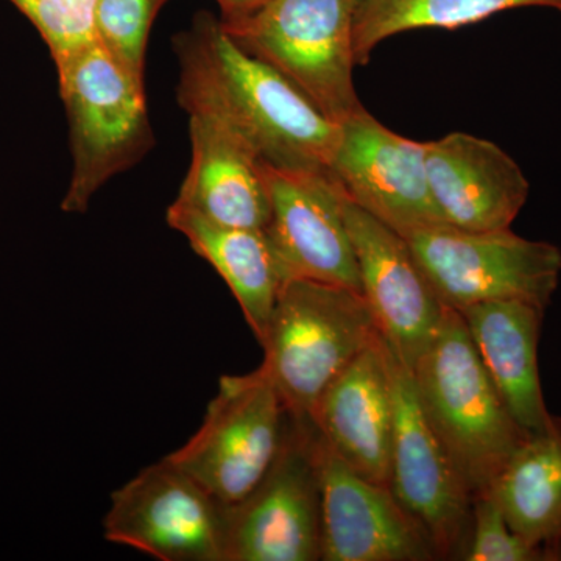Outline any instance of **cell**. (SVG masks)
I'll list each match as a JSON object with an SVG mask.
<instances>
[{
    "label": "cell",
    "instance_id": "obj_5",
    "mask_svg": "<svg viewBox=\"0 0 561 561\" xmlns=\"http://www.w3.org/2000/svg\"><path fill=\"white\" fill-rule=\"evenodd\" d=\"M354 2L272 0L247 20L220 22L239 47L278 69L342 124L364 108L353 81Z\"/></svg>",
    "mask_w": 561,
    "mask_h": 561
},
{
    "label": "cell",
    "instance_id": "obj_26",
    "mask_svg": "<svg viewBox=\"0 0 561 561\" xmlns=\"http://www.w3.org/2000/svg\"><path fill=\"white\" fill-rule=\"evenodd\" d=\"M551 560L561 561V534L560 537L557 538L556 545H553Z\"/></svg>",
    "mask_w": 561,
    "mask_h": 561
},
{
    "label": "cell",
    "instance_id": "obj_21",
    "mask_svg": "<svg viewBox=\"0 0 561 561\" xmlns=\"http://www.w3.org/2000/svg\"><path fill=\"white\" fill-rule=\"evenodd\" d=\"M523 7L561 11V0H356L354 61L365 66L373 50L390 36L419 28H453L476 24Z\"/></svg>",
    "mask_w": 561,
    "mask_h": 561
},
{
    "label": "cell",
    "instance_id": "obj_13",
    "mask_svg": "<svg viewBox=\"0 0 561 561\" xmlns=\"http://www.w3.org/2000/svg\"><path fill=\"white\" fill-rule=\"evenodd\" d=\"M261 171L272 208L265 231L287 279L319 280L362 294L359 267L343 216L345 192L335 176L262 162Z\"/></svg>",
    "mask_w": 561,
    "mask_h": 561
},
{
    "label": "cell",
    "instance_id": "obj_3",
    "mask_svg": "<svg viewBox=\"0 0 561 561\" xmlns=\"http://www.w3.org/2000/svg\"><path fill=\"white\" fill-rule=\"evenodd\" d=\"M378 324L360 291L319 280H286L264 337L261 368L287 408L311 416L323 391L378 339Z\"/></svg>",
    "mask_w": 561,
    "mask_h": 561
},
{
    "label": "cell",
    "instance_id": "obj_19",
    "mask_svg": "<svg viewBox=\"0 0 561 561\" xmlns=\"http://www.w3.org/2000/svg\"><path fill=\"white\" fill-rule=\"evenodd\" d=\"M169 225L230 287L257 342L264 337L287 275L265 230L214 224L172 203Z\"/></svg>",
    "mask_w": 561,
    "mask_h": 561
},
{
    "label": "cell",
    "instance_id": "obj_2",
    "mask_svg": "<svg viewBox=\"0 0 561 561\" xmlns=\"http://www.w3.org/2000/svg\"><path fill=\"white\" fill-rule=\"evenodd\" d=\"M412 373L427 419L471 496H478L529 434L505 408L459 311L445 309Z\"/></svg>",
    "mask_w": 561,
    "mask_h": 561
},
{
    "label": "cell",
    "instance_id": "obj_16",
    "mask_svg": "<svg viewBox=\"0 0 561 561\" xmlns=\"http://www.w3.org/2000/svg\"><path fill=\"white\" fill-rule=\"evenodd\" d=\"M309 419L357 474L389 486L394 409L382 334L328 386Z\"/></svg>",
    "mask_w": 561,
    "mask_h": 561
},
{
    "label": "cell",
    "instance_id": "obj_11",
    "mask_svg": "<svg viewBox=\"0 0 561 561\" xmlns=\"http://www.w3.org/2000/svg\"><path fill=\"white\" fill-rule=\"evenodd\" d=\"M331 172L350 202L402 236L443 224L427 183L426 144L389 130L365 106L342 122Z\"/></svg>",
    "mask_w": 561,
    "mask_h": 561
},
{
    "label": "cell",
    "instance_id": "obj_4",
    "mask_svg": "<svg viewBox=\"0 0 561 561\" xmlns=\"http://www.w3.org/2000/svg\"><path fill=\"white\" fill-rule=\"evenodd\" d=\"M55 66L72 151L61 209L83 214L103 184L135 165L153 144L146 88L99 39Z\"/></svg>",
    "mask_w": 561,
    "mask_h": 561
},
{
    "label": "cell",
    "instance_id": "obj_6",
    "mask_svg": "<svg viewBox=\"0 0 561 561\" xmlns=\"http://www.w3.org/2000/svg\"><path fill=\"white\" fill-rule=\"evenodd\" d=\"M445 308L522 300L545 309L561 275V250L512 228L463 231L438 224L404 236Z\"/></svg>",
    "mask_w": 561,
    "mask_h": 561
},
{
    "label": "cell",
    "instance_id": "obj_18",
    "mask_svg": "<svg viewBox=\"0 0 561 561\" xmlns=\"http://www.w3.org/2000/svg\"><path fill=\"white\" fill-rule=\"evenodd\" d=\"M191 168L173 203L214 224L267 230L272 208L261 162L227 131L190 117Z\"/></svg>",
    "mask_w": 561,
    "mask_h": 561
},
{
    "label": "cell",
    "instance_id": "obj_7",
    "mask_svg": "<svg viewBox=\"0 0 561 561\" xmlns=\"http://www.w3.org/2000/svg\"><path fill=\"white\" fill-rule=\"evenodd\" d=\"M290 419L286 401L261 367L249 375L224 376L202 426L165 457L217 500L232 505L264 478Z\"/></svg>",
    "mask_w": 561,
    "mask_h": 561
},
{
    "label": "cell",
    "instance_id": "obj_15",
    "mask_svg": "<svg viewBox=\"0 0 561 561\" xmlns=\"http://www.w3.org/2000/svg\"><path fill=\"white\" fill-rule=\"evenodd\" d=\"M424 144L431 197L443 224L463 231L512 228L530 184L507 151L459 131Z\"/></svg>",
    "mask_w": 561,
    "mask_h": 561
},
{
    "label": "cell",
    "instance_id": "obj_25",
    "mask_svg": "<svg viewBox=\"0 0 561 561\" xmlns=\"http://www.w3.org/2000/svg\"><path fill=\"white\" fill-rule=\"evenodd\" d=\"M221 10V22H238L253 16L272 0H216Z\"/></svg>",
    "mask_w": 561,
    "mask_h": 561
},
{
    "label": "cell",
    "instance_id": "obj_8",
    "mask_svg": "<svg viewBox=\"0 0 561 561\" xmlns=\"http://www.w3.org/2000/svg\"><path fill=\"white\" fill-rule=\"evenodd\" d=\"M316 426L291 413L278 456L243 500L227 505V561L321 559Z\"/></svg>",
    "mask_w": 561,
    "mask_h": 561
},
{
    "label": "cell",
    "instance_id": "obj_10",
    "mask_svg": "<svg viewBox=\"0 0 561 561\" xmlns=\"http://www.w3.org/2000/svg\"><path fill=\"white\" fill-rule=\"evenodd\" d=\"M103 534L161 561H227V504L164 457L113 491Z\"/></svg>",
    "mask_w": 561,
    "mask_h": 561
},
{
    "label": "cell",
    "instance_id": "obj_12",
    "mask_svg": "<svg viewBox=\"0 0 561 561\" xmlns=\"http://www.w3.org/2000/svg\"><path fill=\"white\" fill-rule=\"evenodd\" d=\"M323 561H431L434 546L387 485L357 474L316 430Z\"/></svg>",
    "mask_w": 561,
    "mask_h": 561
},
{
    "label": "cell",
    "instance_id": "obj_23",
    "mask_svg": "<svg viewBox=\"0 0 561 561\" xmlns=\"http://www.w3.org/2000/svg\"><path fill=\"white\" fill-rule=\"evenodd\" d=\"M32 22L49 47L55 65L98 41L99 0H9Z\"/></svg>",
    "mask_w": 561,
    "mask_h": 561
},
{
    "label": "cell",
    "instance_id": "obj_9",
    "mask_svg": "<svg viewBox=\"0 0 561 561\" xmlns=\"http://www.w3.org/2000/svg\"><path fill=\"white\" fill-rule=\"evenodd\" d=\"M387 357L394 409L389 489L427 535L438 560H461L470 537V490L427 419L411 368L389 343Z\"/></svg>",
    "mask_w": 561,
    "mask_h": 561
},
{
    "label": "cell",
    "instance_id": "obj_24",
    "mask_svg": "<svg viewBox=\"0 0 561 561\" xmlns=\"http://www.w3.org/2000/svg\"><path fill=\"white\" fill-rule=\"evenodd\" d=\"M465 561H545L548 553L512 529L489 491L472 497L470 537Z\"/></svg>",
    "mask_w": 561,
    "mask_h": 561
},
{
    "label": "cell",
    "instance_id": "obj_14",
    "mask_svg": "<svg viewBox=\"0 0 561 561\" xmlns=\"http://www.w3.org/2000/svg\"><path fill=\"white\" fill-rule=\"evenodd\" d=\"M343 216L359 267L362 295L382 337L412 370L437 334L446 308L404 236L346 195Z\"/></svg>",
    "mask_w": 561,
    "mask_h": 561
},
{
    "label": "cell",
    "instance_id": "obj_22",
    "mask_svg": "<svg viewBox=\"0 0 561 561\" xmlns=\"http://www.w3.org/2000/svg\"><path fill=\"white\" fill-rule=\"evenodd\" d=\"M164 2L165 0H99L95 9L99 43L142 83L151 22Z\"/></svg>",
    "mask_w": 561,
    "mask_h": 561
},
{
    "label": "cell",
    "instance_id": "obj_1",
    "mask_svg": "<svg viewBox=\"0 0 561 561\" xmlns=\"http://www.w3.org/2000/svg\"><path fill=\"white\" fill-rule=\"evenodd\" d=\"M173 49L176 99L190 117L227 131L262 164L331 172L341 124L278 69L239 47L220 21L197 14Z\"/></svg>",
    "mask_w": 561,
    "mask_h": 561
},
{
    "label": "cell",
    "instance_id": "obj_17",
    "mask_svg": "<svg viewBox=\"0 0 561 561\" xmlns=\"http://www.w3.org/2000/svg\"><path fill=\"white\" fill-rule=\"evenodd\" d=\"M456 311L513 420L529 435L551 427L557 416L546 405L538 368L545 309L522 300H497Z\"/></svg>",
    "mask_w": 561,
    "mask_h": 561
},
{
    "label": "cell",
    "instance_id": "obj_20",
    "mask_svg": "<svg viewBox=\"0 0 561 561\" xmlns=\"http://www.w3.org/2000/svg\"><path fill=\"white\" fill-rule=\"evenodd\" d=\"M486 491L512 529L551 560L561 534V419L529 435Z\"/></svg>",
    "mask_w": 561,
    "mask_h": 561
}]
</instances>
